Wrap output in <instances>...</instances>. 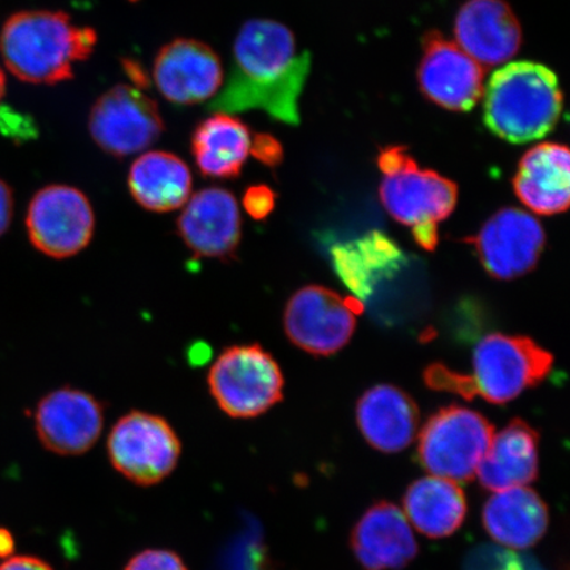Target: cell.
I'll return each mask as SVG.
<instances>
[{"label": "cell", "mask_w": 570, "mask_h": 570, "mask_svg": "<svg viewBox=\"0 0 570 570\" xmlns=\"http://www.w3.org/2000/svg\"><path fill=\"white\" fill-rule=\"evenodd\" d=\"M4 91H6V77H4L3 70L0 69V102H2Z\"/></svg>", "instance_id": "obj_36"}, {"label": "cell", "mask_w": 570, "mask_h": 570, "mask_svg": "<svg viewBox=\"0 0 570 570\" xmlns=\"http://www.w3.org/2000/svg\"><path fill=\"white\" fill-rule=\"evenodd\" d=\"M553 355L530 337L493 333L482 338L473 355V375L453 373L443 365L425 370L426 386L472 401L481 396L505 404L538 386L551 373Z\"/></svg>", "instance_id": "obj_3"}, {"label": "cell", "mask_w": 570, "mask_h": 570, "mask_svg": "<svg viewBox=\"0 0 570 570\" xmlns=\"http://www.w3.org/2000/svg\"><path fill=\"white\" fill-rule=\"evenodd\" d=\"M126 75L130 77L135 88L141 90L149 83L147 71L141 68L140 63L135 60L127 59L124 61Z\"/></svg>", "instance_id": "obj_34"}, {"label": "cell", "mask_w": 570, "mask_h": 570, "mask_svg": "<svg viewBox=\"0 0 570 570\" xmlns=\"http://www.w3.org/2000/svg\"><path fill=\"white\" fill-rule=\"evenodd\" d=\"M163 130L158 105L131 85H117L107 90L89 116L92 140L116 158L145 151L155 145Z\"/></svg>", "instance_id": "obj_9"}, {"label": "cell", "mask_w": 570, "mask_h": 570, "mask_svg": "<svg viewBox=\"0 0 570 570\" xmlns=\"http://www.w3.org/2000/svg\"><path fill=\"white\" fill-rule=\"evenodd\" d=\"M332 259L340 279L356 297L366 301L377 282L401 268L404 254L386 234L373 232L334 246Z\"/></svg>", "instance_id": "obj_25"}, {"label": "cell", "mask_w": 570, "mask_h": 570, "mask_svg": "<svg viewBox=\"0 0 570 570\" xmlns=\"http://www.w3.org/2000/svg\"><path fill=\"white\" fill-rule=\"evenodd\" d=\"M538 473L539 433L524 420L514 419L494 434L475 474L483 489L499 493L524 488Z\"/></svg>", "instance_id": "obj_21"}, {"label": "cell", "mask_w": 570, "mask_h": 570, "mask_svg": "<svg viewBox=\"0 0 570 570\" xmlns=\"http://www.w3.org/2000/svg\"><path fill=\"white\" fill-rule=\"evenodd\" d=\"M153 76L160 95L178 106L208 101L224 87L218 55L195 39H176L164 46L156 56Z\"/></svg>", "instance_id": "obj_14"}, {"label": "cell", "mask_w": 570, "mask_h": 570, "mask_svg": "<svg viewBox=\"0 0 570 570\" xmlns=\"http://www.w3.org/2000/svg\"><path fill=\"white\" fill-rule=\"evenodd\" d=\"M252 146L248 127L232 114L216 112L196 127L191 154L199 173L218 180L237 178Z\"/></svg>", "instance_id": "obj_23"}, {"label": "cell", "mask_w": 570, "mask_h": 570, "mask_svg": "<svg viewBox=\"0 0 570 570\" xmlns=\"http://www.w3.org/2000/svg\"><path fill=\"white\" fill-rule=\"evenodd\" d=\"M383 208L396 223L416 227L438 226L455 209L459 188L449 178L431 169L409 167L383 177L380 187Z\"/></svg>", "instance_id": "obj_16"}, {"label": "cell", "mask_w": 570, "mask_h": 570, "mask_svg": "<svg viewBox=\"0 0 570 570\" xmlns=\"http://www.w3.org/2000/svg\"><path fill=\"white\" fill-rule=\"evenodd\" d=\"M125 570H188L177 553L167 550H146L128 561Z\"/></svg>", "instance_id": "obj_28"}, {"label": "cell", "mask_w": 570, "mask_h": 570, "mask_svg": "<svg viewBox=\"0 0 570 570\" xmlns=\"http://www.w3.org/2000/svg\"><path fill=\"white\" fill-rule=\"evenodd\" d=\"M465 570H527L515 552L498 546H480L468 554Z\"/></svg>", "instance_id": "obj_27"}, {"label": "cell", "mask_w": 570, "mask_h": 570, "mask_svg": "<svg viewBox=\"0 0 570 570\" xmlns=\"http://www.w3.org/2000/svg\"><path fill=\"white\" fill-rule=\"evenodd\" d=\"M465 240L475 247L491 277L512 281L538 266L546 247V232L530 213L504 208L491 216L479 234Z\"/></svg>", "instance_id": "obj_11"}, {"label": "cell", "mask_w": 570, "mask_h": 570, "mask_svg": "<svg viewBox=\"0 0 570 570\" xmlns=\"http://www.w3.org/2000/svg\"><path fill=\"white\" fill-rule=\"evenodd\" d=\"M13 216L12 190L2 178H0V237L10 229Z\"/></svg>", "instance_id": "obj_32"}, {"label": "cell", "mask_w": 570, "mask_h": 570, "mask_svg": "<svg viewBox=\"0 0 570 570\" xmlns=\"http://www.w3.org/2000/svg\"><path fill=\"white\" fill-rule=\"evenodd\" d=\"M356 311L336 292L306 285L291 296L284 309V331L302 351L316 356L333 355L351 342Z\"/></svg>", "instance_id": "obj_10"}, {"label": "cell", "mask_w": 570, "mask_h": 570, "mask_svg": "<svg viewBox=\"0 0 570 570\" xmlns=\"http://www.w3.org/2000/svg\"><path fill=\"white\" fill-rule=\"evenodd\" d=\"M454 36L463 52L489 68L511 60L523 41L522 27L503 0H469L462 4Z\"/></svg>", "instance_id": "obj_17"}, {"label": "cell", "mask_w": 570, "mask_h": 570, "mask_svg": "<svg viewBox=\"0 0 570 570\" xmlns=\"http://www.w3.org/2000/svg\"><path fill=\"white\" fill-rule=\"evenodd\" d=\"M190 169L178 156L151 151L132 163L128 189L141 208L168 213L183 208L191 194Z\"/></svg>", "instance_id": "obj_24"}, {"label": "cell", "mask_w": 570, "mask_h": 570, "mask_svg": "<svg viewBox=\"0 0 570 570\" xmlns=\"http://www.w3.org/2000/svg\"><path fill=\"white\" fill-rule=\"evenodd\" d=\"M405 515L430 539L451 537L468 512L466 497L458 483L439 476L413 482L403 498Z\"/></svg>", "instance_id": "obj_26"}, {"label": "cell", "mask_w": 570, "mask_h": 570, "mask_svg": "<svg viewBox=\"0 0 570 570\" xmlns=\"http://www.w3.org/2000/svg\"><path fill=\"white\" fill-rule=\"evenodd\" d=\"M0 570H53V568L36 556H11L0 564Z\"/></svg>", "instance_id": "obj_33"}, {"label": "cell", "mask_w": 570, "mask_h": 570, "mask_svg": "<svg viewBox=\"0 0 570 570\" xmlns=\"http://www.w3.org/2000/svg\"><path fill=\"white\" fill-rule=\"evenodd\" d=\"M107 455L125 479L139 487H154L174 473L181 458V441L163 416L131 411L112 425Z\"/></svg>", "instance_id": "obj_7"}, {"label": "cell", "mask_w": 570, "mask_h": 570, "mask_svg": "<svg viewBox=\"0 0 570 570\" xmlns=\"http://www.w3.org/2000/svg\"><path fill=\"white\" fill-rule=\"evenodd\" d=\"M177 233L185 246L199 258L233 261L242 239L237 199L223 188L197 191L183 206Z\"/></svg>", "instance_id": "obj_15"}, {"label": "cell", "mask_w": 570, "mask_h": 570, "mask_svg": "<svg viewBox=\"0 0 570 570\" xmlns=\"http://www.w3.org/2000/svg\"><path fill=\"white\" fill-rule=\"evenodd\" d=\"M483 68L438 31L424 36L417 70L420 90L431 102L451 111H470L483 95Z\"/></svg>", "instance_id": "obj_13"}, {"label": "cell", "mask_w": 570, "mask_h": 570, "mask_svg": "<svg viewBox=\"0 0 570 570\" xmlns=\"http://www.w3.org/2000/svg\"><path fill=\"white\" fill-rule=\"evenodd\" d=\"M562 107L564 96L554 71L539 62H511L490 78L483 120L497 137L523 145L552 132Z\"/></svg>", "instance_id": "obj_4"}, {"label": "cell", "mask_w": 570, "mask_h": 570, "mask_svg": "<svg viewBox=\"0 0 570 570\" xmlns=\"http://www.w3.org/2000/svg\"><path fill=\"white\" fill-rule=\"evenodd\" d=\"M96 45L92 28L75 26L61 11L18 12L6 21L0 33L6 67L28 83L70 80L75 63L88 60Z\"/></svg>", "instance_id": "obj_2"}, {"label": "cell", "mask_w": 570, "mask_h": 570, "mask_svg": "<svg viewBox=\"0 0 570 570\" xmlns=\"http://www.w3.org/2000/svg\"><path fill=\"white\" fill-rule=\"evenodd\" d=\"M517 197L540 216L566 213L570 198V155L567 146L541 142L523 155L514 177Z\"/></svg>", "instance_id": "obj_20"}, {"label": "cell", "mask_w": 570, "mask_h": 570, "mask_svg": "<svg viewBox=\"0 0 570 570\" xmlns=\"http://www.w3.org/2000/svg\"><path fill=\"white\" fill-rule=\"evenodd\" d=\"M16 548V540L9 530L0 529V559H9Z\"/></svg>", "instance_id": "obj_35"}, {"label": "cell", "mask_w": 570, "mask_h": 570, "mask_svg": "<svg viewBox=\"0 0 570 570\" xmlns=\"http://www.w3.org/2000/svg\"><path fill=\"white\" fill-rule=\"evenodd\" d=\"M28 238L39 253L68 259L90 245L96 229L95 210L87 195L69 185H49L28 205Z\"/></svg>", "instance_id": "obj_8"}, {"label": "cell", "mask_w": 570, "mask_h": 570, "mask_svg": "<svg viewBox=\"0 0 570 570\" xmlns=\"http://www.w3.org/2000/svg\"><path fill=\"white\" fill-rule=\"evenodd\" d=\"M493 436V424L481 413L460 405L441 409L420 432V463L439 479L473 480Z\"/></svg>", "instance_id": "obj_6"}, {"label": "cell", "mask_w": 570, "mask_h": 570, "mask_svg": "<svg viewBox=\"0 0 570 570\" xmlns=\"http://www.w3.org/2000/svg\"><path fill=\"white\" fill-rule=\"evenodd\" d=\"M415 161L407 153L405 147H387L383 148L380 156H377V167L382 170L383 176H389L399 173V170L409 167L410 164Z\"/></svg>", "instance_id": "obj_31"}, {"label": "cell", "mask_w": 570, "mask_h": 570, "mask_svg": "<svg viewBox=\"0 0 570 570\" xmlns=\"http://www.w3.org/2000/svg\"><path fill=\"white\" fill-rule=\"evenodd\" d=\"M311 67V53H297L288 27L275 20H248L235 38L229 78L209 109L225 114L262 110L279 122L297 126L298 101Z\"/></svg>", "instance_id": "obj_1"}, {"label": "cell", "mask_w": 570, "mask_h": 570, "mask_svg": "<svg viewBox=\"0 0 570 570\" xmlns=\"http://www.w3.org/2000/svg\"><path fill=\"white\" fill-rule=\"evenodd\" d=\"M356 423L376 451L399 453L415 440L420 413L407 392L391 384H377L356 404Z\"/></svg>", "instance_id": "obj_19"}, {"label": "cell", "mask_w": 570, "mask_h": 570, "mask_svg": "<svg viewBox=\"0 0 570 570\" xmlns=\"http://www.w3.org/2000/svg\"><path fill=\"white\" fill-rule=\"evenodd\" d=\"M276 194L267 185H253L244 195V208L248 216L256 219H266L275 210Z\"/></svg>", "instance_id": "obj_29"}, {"label": "cell", "mask_w": 570, "mask_h": 570, "mask_svg": "<svg viewBox=\"0 0 570 570\" xmlns=\"http://www.w3.org/2000/svg\"><path fill=\"white\" fill-rule=\"evenodd\" d=\"M351 546L365 570H399L419 552L407 518L390 502H377L362 515L352 531Z\"/></svg>", "instance_id": "obj_18"}, {"label": "cell", "mask_w": 570, "mask_h": 570, "mask_svg": "<svg viewBox=\"0 0 570 570\" xmlns=\"http://www.w3.org/2000/svg\"><path fill=\"white\" fill-rule=\"evenodd\" d=\"M35 431L47 451L59 455H81L101 438L104 404L95 395L75 387L49 392L36 405Z\"/></svg>", "instance_id": "obj_12"}, {"label": "cell", "mask_w": 570, "mask_h": 570, "mask_svg": "<svg viewBox=\"0 0 570 570\" xmlns=\"http://www.w3.org/2000/svg\"><path fill=\"white\" fill-rule=\"evenodd\" d=\"M482 522L497 543L511 550H527L544 537L550 514L537 491L514 488L499 491L488 499Z\"/></svg>", "instance_id": "obj_22"}, {"label": "cell", "mask_w": 570, "mask_h": 570, "mask_svg": "<svg viewBox=\"0 0 570 570\" xmlns=\"http://www.w3.org/2000/svg\"><path fill=\"white\" fill-rule=\"evenodd\" d=\"M206 382L218 409L232 419L258 417L283 401L282 368L258 344L226 347Z\"/></svg>", "instance_id": "obj_5"}, {"label": "cell", "mask_w": 570, "mask_h": 570, "mask_svg": "<svg viewBox=\"0 0 570 570\" xmlns=\"http://www.w3.org/2000/svg\"><path fill=\"white\" fill-rule=\"evenodd\" d=\"M249 154L265 166L274 168L283 161V147L273 135L255 134L249 146Z\"/></svg>", "instance_id": "obj_30"}]
</instances>
